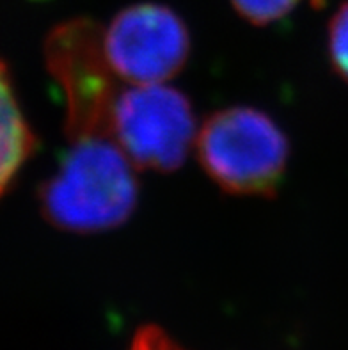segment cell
<instances>
[{"instance_id": "1", "label": "cell", "mask_w": 348, "mask_h": 350, "mask_svg": "<svg viewBox=\"0 0 348 350\" xmlns=\"http://www.w3.org/2000/svg\"><path fill=\"white\" fill-rule=\"evenodd\" d=\"M135 171L112 137L71 141L57 171L41 185V215L80 235L123 226L139 201Z\"/></svg>"}, {"instance_id": "2", "label": "cell", "mask_w": 348, "mask_h": 350, "mask_svg": "<svg viewBox=\"0 0 348 350\" xmlns=\"http://www.w3.org/2000/svg\"><path fill=\"white\" fill-rule=\"evenodd\" d=\"M196 151L210 180L235 196H273L290 162L286 133L267 112L245 105L213 112L199 126Z\"/></svg>"}, {"instance_id": "3", "label": "cell", "mask_w": 348, "mask_h": 350, "mask_svg": "<svg viewBox=\"0 0 348 350\" xmlns=\"http://www.w3.org/2000/svg\"><path fill=\"white\" fill-rule=\"evenodd\" d=\"M44 61L64 94L68 137H111L121 91L103 46V27L91 18L59 23L46 36Z\"/></svg>"}, {"instance_id": "4", "label": "cell", "mask_w": 348, "mask_h": 350, "mask_svg": "<svg viewBox=\"0 0 348 350\" xmlns=\"http://www.w3.org/2000/svg\"><path fill=\"white\" fill-rule=\"evenodd\" d=\"M198 132L190 100L168 84L130 85L116 100L111 137L137 169H180Z\"/></svg>"}, {"instance_id": "5", "label": "cell", "mask_w": 348, "mask_h": 350, "mask_svg": "<svg viewBox=\"0 0 348 350\" xmlns=\"http://www.w3.org/2000/svg\"><path fill=\"white\" fill-rule=\"evenodd\" d=\"M103 46L121 82L168 84L189 61L190 34L176 11L139 2L121 9L103 29Z\"/></svg>"}, {"instance_id": "6", "label": "cell", "mask_w": 348, "mask_h": 350, "mask_svg": "<svg viewBox=\"0 0 348 350\" xmlns=\"http://www.w3.org/2000/svg\"><path fill=\"white\" fill-rule=\"evenodd\" d=\"M34 150L36 135L20 107L8 64L0 59V200Z\"/></svg>"}, {"instance_id": "7", "label": "cell", "mask_w": 348, "mask_h": 350, "mask_svg": "<svg viewBox=\"0 0 348 350\" xmlns=\"http://www.w3.org/2000/svg\"><path fill=\"white\" fill-rule=\"evenodd\" d=\"M327 50L332 68L348 85V0L340 5L329 22Z\"/></svg>"}, {"instance_id": "8", "label": "cell", "mask_w": 348, "mask_h": 350, "mask_svg": "<svg viewBox=\"0 0 348 350\" xmlns=\"http://www.w3.org/2000/svg\"><path fill=\"white\" fill-rule=\"evenodd\" d=\"M299 2L300 0H231V5L243 20L263 27L288 16Z\"/></svg>"}, {"instance_id": "9", "label": "cell", "mask_w": 348, "mask_h": 350, "mask_svg": "<svg viewBox=\"0 0 348 350\" xmlns=\"http://www.w3.org/2000/svg\"><path fill=\"white\" fill-rule=\"evenodd\" d=\"M130 350H185L181 349L176 342H172L163 329L157 325H146L141 327L133 336Z\"/></svg>"}]
</instances>
